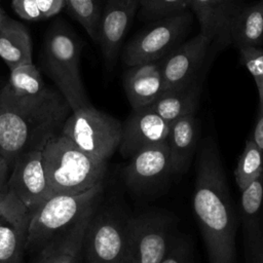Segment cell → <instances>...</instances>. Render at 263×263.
I'll list each match as a JSON object with an SVG mask.
<instances>
[{
	"mask_svg": "<svg viewBox=\"0 0 263 263\" xmlns=\"http://www.w3.org/2000/svg\"><path fill=\"white\" fill-rule=\"evenodd\" d=\"M70 113L58 89L47 86L38 96L20 97L5 84L0 89V154L8 166L61 132Z\"/></svg>",
	"mask_w": 263,
	"mask_h": 263,
	"instance_id": "7a4b0ae2",
	"label": "cell"
},
{
	"mask_svg": "<svg viewBox=\"0 0 263 263\" xmlns=\"http://www.w3.org/2000/svg\"><path fill=\"white\" fill-rule=\"evenodd\" d=\"M240 192L246 260L255 263L263 248V173Z\"/></svg>",
	"mask_w": 263,
	"mask_h": 263,
	"instance_id": "e0dca14e",
	"label": "cell"
},
{
	"mask_svg": "<svg viewBox=\"0 0 263 263\" xmlns=\"http://www.w3.org/2000/svg\"><path fill=\"white\" fill-rule=\"evenodd\" d=\"M263 173V152L249 138L234 170V178L239 190L242 191Z\"/></svg>",
	"mask_w": 263,
	"mask_h": 263,
	"instance_id": "cb8c5ba5",
	"label": "cell"
},
{
	"mask_svg": "<svg viewBox=\"0 0 263 263\" xmlns=\"http://www.w3.org/2000/svg\"><path fill=\"white\" fill-rule=\"evenodd\" d=\"M61 133L87 155L107 162L120 145L122 122L89 105L71 111Z\"/></svg>",
	"mask_w": 263,
	"mask_h": 263,
	"instance_id": "8992f818",
	"label": "cell"
},
{
	"mask_svg": "<svg viewBox=\"0 0 263 263\" xmlns=\"http://www.w3.org/2000/svg\"><path fill=\"white\" fill-rule=\"evenodd\" d=\"M41 153L52 194H77L103 182L107 162L87 155L61 132L44 143Z\"/></svg>",
	"mask_w": 263,
	"mask_h": 263,
	"instance_id": "3957f363",
	"label": "cell"
},
{
	"mask_svg": "<svg viewBox=\"0 0 263 263\" xmlns=\"http://www.w3.org/2000/svg\"><path fill=\"white\" fill-rule=\"evenodd\" d=\"M263 152V110L258 114L256 124L250 137Z\"/></svg>",
	"mask_w": 263,
	"mask_h": 263,
	"instance_id": "1f68e13d",
	"label": "cell"
},
{
	"mask_svg": "<svg viewBox=\"0 0 263 263\" xmlns=\"http://www.w3.org/2000/svg\"><path fill=\"white\" fill-rule=\"evenodd\" d=\"M242 64L253 76L259 97L258 114L263 110V49L260 46L238 47Z\"/></svg>",
	"mask_w": 263,
	"mask_h": 263,
	"instance_id": "83f0119b",
	"label": "cell"
},
{
	"mask_svg": "<svg viewBox=\"0 0 263 263\" xmlns=\"http://www.w3.org/2000/svg\"><path fill=\"white\" fill-rule=\"evenodd\" d=\"M256 262H257V263H263V248H262V250H261V252H260V254H259V256H258Z\"/></svg>",
	"mask_w": 263,
	"mask_h": 263,
	"instance_id": "836d02e7",
	"label": "cell"
},
{
	"mask_svg": "<svg viewBox=\"0 0 263 263\" xmlns=\"http://www.w3.org/2000/svg\"><path fill=\"white\" fill-rule=\"evenodd\" d=\"M80 41L66 26L57 23L48 31L42 53L43 66L71 111L91 105L80 74Z\"/></svg>",
	"mask_w": 263,
	"mask_h": 263,
	"instance_id": "5b68a950",
	"label": "cell"
},
{
	"mask_svg": "<svg viewBox=\"0 0 263 263\" xmlns=\"http://www.w3.org/2000/svg\"><path fill=\"white\" fill-rule=\"evenodd\" d=\"M188 249L184 241H174L170 243L168 250L160 263H187Z\"/></svg>",
	"mask_w": 263,
	"mask_h": 263,
	"instance_id": "f546056e",
	"label": "cell"
},
{
	"mask_svg": "<svg viewBox=\"0 0 263 263\" xmlns=\"http://www.w3.org/2000/svg\"><path fill=\"white\" fill-rule=\"evenodd\" d=\"M0 1H1V0H0Z\"/></svg>",
	"mask_w": 263,
	"mask_h": 263,
	"instance_id": "d590c367",
	"label": "cell"
},
{
	"mask_svg": "<svg viewBox=\"0 0 263 263\" xmlns=\"http://www.w3.org/2000/svg\"><path fill=\"white\" fill-rule=\"evenodd\" d=\"M0 58L9 71L24 64L33 63L32 40L26 27L4 12L0 7Z\"/></svg>",
	"mask_w": 263,
	"mask_h": 263,
	"instance_id": "44dd1931",
	"label": "cell"
},
{
	"mask_svg": "<svg viewBox=\"0 0 263 263\" xmlns=\"http://www.w3.org/2000/svg\"><path fill=\"white\" fill-rule=\"evenodd\" d=\"M229 41L237 48L263 43V0L241 7L230 26Z\"/></svg>",
	"mask_w": 263,
	"mask_h": 263,
	"instance_id": "603a6c76",
	"label": "cell"
},
{
	"mask_svg": "<svg viewBox=\"0 0 263 263\" xmlns=\"http://www.w3.org/2000/svg\"><path fill=\"white\" fill-rule=\"evenodd\" d=\"M36 2L43 20L57 15L66 7V0H36Z\"/></svg>",
	"mask_w": 263,
	"mask_h": 263,
	"instance_id": "4dcf8cb0",
	"label": "cell"
},
{
	"mask_svg": "<svg viewBox=\"0 0 263 263\" xmlns=\"http://www.w3.org/2000/svg\"><path fill=\"white\" fill-rule=\"evenodd\" d=\"M255 263H257V262H255Z\"/></svg>",
	"mask_w": 263,
	"mask_h": 263,
	"instance_id": "e575fe53",
	"label": "cell"
},
{
	"mask_svg": "<svg viewBox=\"0 0 263 263\" xmlns=\"http://www.w3.org/2000/svg\"><path fill=\"white\" fill-rule=\"evenodd\" d=\"M103 184L77 194H52L31 214L26 249L44 248L96 211Z\"/></svg>",
	"mask_w": 263,
	"mask_h": 263,
	"instance_id": "277c9868",
	"label": "cell"
},
{
	"mask_svg": "<svg viewBox=\"0 0 263 263\" xmlns=\"http://www.w3.org/2000/svg\"><path fill=\"white\" fill-rule=\"evenodd\" d=\"M170 220L147 213L125 221L123 263H160L170 247Z\"/></svg>",
	"mask_w": 263,
	"mask_h": 263,
	"instance_id": "ba28073f",
	"label": "cell"
},
{
	"mask_svg": "<svg viewBox=\"0 0 263 263\" xmlns=\"http://www.w3.org/2000/svg\"><path fill=\"white\" fill-rule=\"evenodd\" d=\"M6 85L20 97L38 96L47 88L39 70L33 63L24 64L10 70Z\"/></svg>",
	"mask_w": 263,
	"mask_h": 263,
	"instance_id": "d4e9b609",
	"label": "cell"
},
{
	"mask_svg": "<svg viewBox=\"0 0 263 263\" xmlns=\"http://www.w3.org/2000/svg\"><path fill=\"white\" fill-rule=\"evenodd\" d=\"M172 173L167 142L146 147L130 157L124 167L123 179L135 192H144L162 182Z\"/></svg>",
	"mask_w": 263,
	"mask_h": 263,
	"instance_id": "5bb4252c",
	"label": "cell"
},
{
	"mask_svg": "<svg viewBox=\"0 0 263 263\" xmlns=\"http://www.w3.org/2000/svg\"><path fill=\"white\" fill-rule=\"evenodd\" d=\"M139 8L138 0H105L98 27V39L108 70H112L121 44Z\"/></svg>",
	"mask_w": 263,
	"mask_h": 263,
	"instance_id": "8fae6325",
	"label": "cell"
},
{
	"mask_svg": "<svg viewBox=\"0 0 263 263\" xmlns=\"http://www.w3.org/2000/svg\"><path fill=\"white\" fill-rule=\"evenodd\" d=\"M191 24L192 16L187 9L154 21L124 46L122 62L130 67L164 58L184 40Z\"/></svg>",
	"mask_w": 263,
	"mask_h": 263,
	"instance_id": "52a82bcc",
	"label": "cell"
},
{
	"mask_svg": "<svg viewBox=\"0 0 263 263\" xmlns=\"http://www.w3.org/2000/svg\"><path fill=\"white\" fill-rule=\"evenodd\" d=\"M95 212L87 214L69 231L42 248L38 263H79L85 231Z\"/></svg>",
	"mask_w": 263,
	"mask_h": 263,
	"instance_id": "7402d4cb",
	"label": "cell"
},
{
	"mask_svg": "<svg viewBox=\"0 0 263 263\" xmlns=\"http://www.w3.org/2000/svg\"><path fill=\"white\" fill-rule=\"evenodd\" d=\"M8 163L0 154V192L5 190V184H7L8 179Z\"/></svg>",
	"mask_w": 263,
	"mask_h": 263,
	"instance_id": "d6a6232c",
	"label": "cell"
},
{
	"mask_svg": "<svg viewBox=\"0 0 263 263\" xmlns=\"http://www.w3.org/2000/svg\"><path fill=\"white\" fill-rule=\"evenodd\" d=\"M139 16L145 21H157L189 8L190 0H138Z\"/></svg>",
	"mask_w": 263,
	"mask_h": 263,
	"instance_id": "4316f807",
	"label": "cell"
},
{
	"mask_svg": "<svg viewBox=\"0 0 263 263\" xmlns=\"http://www.w3.org/2000/svg\"><path fill=\"white\" fill-rule=\"evenodd\" d=\"M168 132L170 123L149 106L133 109L122 123L119 153L124 158H130L146 147L165 142Z\"/></svg>",
	"mask_w": 263,
	"mask_h": 263,
	"instance_id": "4fadbf2b",
	"label": "cell"
},
{
	"mask_svg": "<svg viewBox=\"0 0 263 263\" xmlns=\"http://www.w3.org/2000/svg\"><path fill=\"white\" fill-rule=\"evenodd\" d=\"M211 43L199 33L164 57L162 65L164 91L188 83L202 71Z\"/></svg>",
	"mask_w": 263,
	"mask_h": 263,
	"instance_id": "9a60e30c",
	"label": "cell"
},
{
	"mask_svg": "<svg viewBox=\"0 0 263 263\" xmlns=\"http://www.w3.org/2000/svg\"><path fill=\"white\" fill-rule=\"evenodd\" d=\"M166 142L171 152L172 173H185L197 151L199 122L194 115H186L170 123Z\"/></svg>",
	"mask_w": 263,
	"mask_h": 263,
	"instance_id": "ffe728a7",
	"label": "cell"
},
{
	"mask_svg": "<svg viewBox=\"0 0 263 263\" xmlns=\"http://www.w3.org/2000/svg\"><path fill=\"white\" fill-rule=\"evenodd\" d=\"M192 206L210 263H236L237 215L217 143L205 137L196 151Z\"/></svg>",
	"mask_w": 263,
	"mask_h": 263,
	"instance_id": "6da1fadb",
	"label": "cell"
},
{
	"mask_svg": "<svg viewBox=\"0 0 263 263\" xmlns=\"http://www.w3.org/2000/svg\"><path fill=\"white\" fill-rule=\"evenodd\" d=\"M203 77L204 71H201L188 83L163 91L149 107L168 123L186 115H194L200 101Z\"/></svg>",
	"mask_w": 263,
	"mask_h": 263,
	"instance_id": "d6986e66",
	"label": "cell"
},
{
	"mask_svg": "<svg viewBox=\"0 0 263 263\" xmlns=\"http://www.w3.org/2000/svg\"><path fill=\"white\" fill-rule=\"evenodd\" d=\"M105 0H66V8L86 31L92 41L97 42L98 27Z\"/></svg>",
	"mask_w": 263,
	"mask_h": 263,
	"instance_id": "484cf974",
	"label": "cell"
},
{
	"mask_svg": "<svg viewBox=\"0 0 263 263\" xmlns=\"http://www.w3.org/2000/svg\"><path fill=\"white\" fill-rule=\"evenodd\" d=\"M243 5L245 0H190L189 8L199 23L200 34L225 46L230 43V26Z\"/></svg>",
	"mask_w": 263,
	"mask_h": 263,
	"instance_id": "2e32d148",
	"label": "cell"
},
{
	"mask_svg": "<svg viewBox=\"0 0 263 263\" xmlns=\"http://www.w3.org/2000/svg\"><path fill=\"white\" fill-rule=\"evenodd\" d=\"M30 211L7 189L0 192V263H15L26 249Z\"/></svg>",
	"mask_w": 263,
	"mask_h": 263,
	"instance_id": "7c38bea8",
	"label": "cell"
},
{
	"mask_svg": "<svg viewBox=\"0 0 263 263\" xmlns=\"http://www.w3.org/2000/svg\"><path fill=\"white\" fill-rule=\"evenodd\" d=\"M41 148L17 157L7 179L6 189L15 195L31 214L52 195L42 162Z\"/></svg>",
	"mask_w": 263,
	"mask_h": 263,
	"instance_id": "9c48e42d",
	"label": "cell"
},
{
	"mask_svg": "<svg viewBox=\"0 0 263 263\" xmlns=\"http://www.w3.org/2000/svg\"><path fill=\"white\" fill-rule=\"evenodd\" d=\"M14 12L22 18L35 22L43 20L36 0H11Z\"/></svg>",
	"mask_w": 263,
	"mask_h": 263,
	"instance_id": "f1b7e54d",
	"label": "cell"
},
{
	"mask_svg": "<svg viewBox=\"0 0 263 263\" xmlns=\"http://www.w3.org/2000/svg\"><path fill=\"white\" fill-rule=\"evenodd\" d=\"M83 246L87 263H123L125 222L111 213L93 214Z\"/></svg>",
	"mask_w": 263,
	"mask_h": 263,
	"instance_id": "30bf717a",
	"label": "cell"
},
{
	"mask_svg": "<svg viewBox=\"0 0 263 263\" xmlns=\"http://www.w3.org/2000/svg\"><path fill=\"white\" fill-rule=\"evenodd\" d=\"M163 59L127 67L123 74V88L132 109L150 106L164 91Z\"/></svg>",
	"mask_w": 263,
	"mask_h": 263,
	"instance_id": "ac0fdd59",
	"label": "cell"
}]
</instances>
